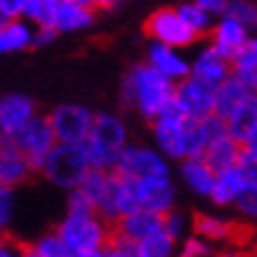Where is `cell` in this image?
<instances>
[{
	"label": "cell",
	"instance_id": "obj_1",
	"mask_svg": "<svg viewBox=\"0 0 257 257\" xmlns=\"http://www.w3.org/2000/svg\"><path fill=\"white\" fill-rule=\"evenodd\" d=\"M175 90L177 85L161 76L154 66L144 64H135L133 69L125 73L123 85H120V94L123 101L135 109L142 118H147L149 123H154L158 113L175 99Z\"/></svg>",
	"mask_w": 257,
	"mask_h": 257
},
{
	"label": "cell",
	"instance_id": "obj_2",
	"mask_svg": "<svg viewBox=\"0 0 257 257\" xmlns=\"http://www.w3.org/2000/svg\"><path fill=\"white\" fill-rule=\"evenodd\" d=\"M127 144H130V137H127V125L123 118L116 113H97L90 140L85 144L94 170L116 172V165Z\"/></svg>",
	"mask_w": 257,
	"mask_h": 257
},
{
	"label": "cell",
	"instance_id": "obj_3",
	"mask_svg": "<svg viewBox=\"0 0 257 257\" xmlns=\"http://www.w3.org/2000/svg\"><path fill=\"white\" fill-rule=\"evenodd\" d=\"M55 231L64 241V245L73 252V257L97 252L109 248L113 238V224H109L97 212L92 215H64Z\"/></svg>",
	"mask_w": 257,
	"mask_h": 257
},
{
	"label": "cell",
	"instance_id": "obj_4",
	"mask_svg": "<svg viewBox=\"0 0 257 257\" xmlns=\"http://www.w3.org/2000/svg\"><path fill=\"white\" fill-rule=\"evenodd\" d=\"M92 170L85 144H57L43 165V177L59 189L73 191L83 184L87 172Z\"/></svg>",
	"mask_w": 257,
	"mask_h": 257
},
{
	"label": "cell",
	"instance_id": "obj_5",
	"mask_svg": "<svg viewBox=\"0 0 257 257\" xmlns=\"http://www.w3.org/2000/svg\"><path fill=\"white\" fill-rule=\"evenodd\" d=\"M57 144H87L97 113L83 104H59L47 113Z\"/></svg>",
	"mask_w": 257,
	"mask_h": 257
},
{
	"label": "cell",
	"instance_id": "obj_6",
	"mask_svg": "<svg viewBox=\"0 0 257 257\" xmlns=\"http://www.w3.org/2000/svg\"><path fill=\"white\" fill-rule=\"evenodd\" d=\"M5 142H10L12 147L19 149L24 156L31 161L33 170L38 175L43 172V165H45V158L50 156V151L57 147L52 123H50L47 116H40V113L24 127L22 133H17L12 140H5Z\"/></svg>",
	"mask_w": 257,
	"mask_h": 257
},
{
	"label": "cell",
	"instance_id": "obj_7",
	"mask_svg": "<svg viewBox=\"0 0 257 257\" xmlns=\"http://www.w3.org/2000/svg\"><path fill=\"white\" fill-rule=\"evenodd\" d=\"M144 31L151 38V43L175 47V50L194 45L196 40H198L191 33V29L182 22L177 8H161L156 12H151L147 24H144Z\"/></svg>",
	"mask_w": 257,
	"mask_h": 257
},
{
	"label": "cell",
	"instance_id": "obj_8",
	"mask_svg": "<svg viewBox=\"0 0 257 257\" xmlns=\"http://www.w3.org/2000/svg\"><path fill=\"white\" fill-rule=\"evenodd\" d=\"M116 175L127 179L163 177V175H170V165H168V158L158 149L140 147V144L130 142L116 165Z\"/></svg>",
	"mask_w": 257,
	"mask_h": 257
},
{
	"label": "cell",
	"instance_id": "obj_9",
	"mask_svg": "<svg viewBox=\"0 0 257 257\" xmlns=\"http://www.w3.org/2000/svg\"><path fill=\"white\" fill-rule=\"evenodd\" d=\"M187 123H189L187 113L179 109V104L175 99H172L170 104L158 113L156 120L151 123L156 149L168 161H179V163H182V130H184Z\"/></svg>",
	"mask_w": 257,
	"mask_h": 257
},
{
	"label": "cell",
	"instance_id": "obj_10",
	"mask_svg": "<svg viewBox=\"0 0 257 257\" xmlns=\"http://www.w3.org/2000/svg\"><path fill=\"white\" fill-rule=\"evenodd\" d=\"M215 97H217V87L203 83L196 76H189L187 80L177 83L175 90V101L187 113L189 120H205L215 116Z\"/></svg>",
	"mask_w": 257,
	"mask_h": 257
},
{
	"label": "cell",
	"instance_id": "obj_11",
	"mask_svg": "<svg viewBox=\"0 0 257 257\" xmlns=\"http://www.w3.org/2000/svg\"><path fill=\"white\" fill-rule=\"evenodd\" d=\"M137 187V201H140L142 210H151L156 215H168L175 210V201H177V189L172 184L170 175L163 177H147V179H135Z\"/></svg>",
	"mask_w": 257,
	"mask_h": 257
},
{
	"label": "cell",
	"instance_id": "obj_12",
	"mask_svg": "<svg viewBox=\"0 0 257 257\" xmlns=\"http://www.w3.org/2000/svg\"><path fill=\"white\" fill-rule=\"evenodd\" d=\"M36 116H38V111H36V104H33L31 97H26L22 92L5 94L0 99V133H3V140H12Z\"/></svg>",
	"mask_w": 257,
	"mask_h": 257
},
{
	"label": "cell",
	"instance_id": "obj_13",
	"mask_svg": "<svg viewBox=\"0 0 257 257\" xmlns=\"http://www.w3.org/2000/svg\"><path fill=\"white\" fill-rule=\"evenodd\" d=\"M191 76H196L198 80H203V83H208L212 87H219L222 83H226L234 76V66H231V62L226 57H222L208 43L191 59Z\"/></svg>",
	"mask_w": 257,
	"mask_h": 257
},
{
	"label": "cell",
	"instance_id": "obj_14",
	"mask_svg": "<svg viewBox=\"0 0 257 257\" xmlns=\"http://www.w3.org/2000/svg\"><path fill=\"white\" fill-rule=\"evenodd\" d=\"M147 64L154 66V69L165 76L168 80H172L175 85L187 80L191 76V62L182 55L179 50L168 45H158V43H151L147 50Z\"/></svg>",
	"mask_w": 257,
	"mask_h": 257
},
{
	"label": "cell",
	"instance_id": "obj_15",
	"mask_svg": "<svg viewBox=\"0 0 257 257\" xmlns=\"http://www.w3.org/2000/svg\"><path fill=\"white\" fill-rule=\"evenodd\" d=\"M158 231H163V215H156L151 210H135L113 224V236L125 238L135 245L147 241L149 236L158 234Z\"/></svg>",
	"mask_w": 257,
	"mask_h": 257
},
{
	"label": "cell",
	"instance_id": "obj_16",
	"mask_svg": "<svg viewBox=\"0 0 257 257\" xmlns=\"http://www.w3.org/2000/svg\"><path fill=\"white\" fill-rule=\"evenodd\" d=\"M250 36H252V31H248L243 24L234 22L231 17H222V19H217L210 33V45L229 62H234V57L241 52V47L248 43Z\"/></svg>",
	"mask_w": 257,
	"mask_h": 257
},
{
	"label": "cell",
	"instance_id": "obj_17",
	"mask_svg": "<svg viewBox=\"0 0 257 257\" xmlns=\"http://www.w3.org/2000/svg\"><path fill=\"white\" fill-rule=\"evenodd\" d=\"M33 175H38V172L33 170L31 161L17 147H12L10 142H3V149H0V184L8 189H15L19 184H26Z\"/></svg>",
	"mask_w": 257,
	"mask_h": 257
},
{
	"label": "cell",
	"instance_id": "obj_18",
	"mask_svg": "<svg viewBox=\"0 0 257 257\" xmlns=\"http://www.w3.org/2000/svg\"><path fill=\"white\" fill-rule=\"evenodd\" d=\"M252 94H257L255 90H252V85L245 83L243 78H238V76L234 73L226 83H222V85L217 87V97H215V116H219L222 120H229V118L234 116L236 111L241 109Z\"/></svg>",
	"mask_w": 257,
	"mask_h": 257
},
{
	"label": "cell",
	"instance_id": "obj_19",
	"mask_svg": "<svg viewBox=\"0 0 257 257\" xmlns=\"http://www.w3.org/2000/svg\"><path fill=\"white\" fill-rule=\"evenodd\" d=\"M179 177L189 187V191H194L196 196L210 198L212 189H215L217 172L205 163V158H189V161L179 163Z\"/></svg>",
	"mask_w": 257,
	"mask_h": 257
},
{
	"label": "cell",
	"instance_id": "obj_20",
	"mask_svg": "<svg viewBox=\"0 0 257 257\" xmlns=\"http://www.w3.org/2000/svg\"><path fill=\"white\" fill-rule=\"evenodd\" d=\"M234 229L236 222L219 217V215H212V212H196L191 217V234L201 236L212 245L215 243H231Z\"/></svg>",
	"mask_w": 257,
	"mask_h": 257
},
{
	"label": "cell",
	"instance_id": "obj_21",
	"mask_svg": "<svg viewBox=\"0 0 257 257\" xmlns=\"http://www.w3.org/2000/svg\"><path fill=\"white\" fill-rule=\"evenodd\" d=\"M250 182L243 175L241 165H234L229 170L217 172V179H215V189L210 194V201L217 205V208H229L234 205L236 198L241 196V191L248 187Z\"/></svg>",
	"mask_w": 257,
	"mask_h": 257
},
{
	"label": "cell",
	"instance_id": "obj_22",
	"mask_svg": "<svg viewBox=\"0 0 257 257\" xmlns=\"http://www.w3.org/2000/svg\"><path fill=\"white\" fill-rule=\"evenodd\" d=\"M36 40V26L26 19H12V22L0 24V52L12 55V52H24L33 47Z\"/></svg>",
	"mask_w": 257,
	"mask_h": 257
},
{
	"label": "cell",
	"instance_id": "obj_23",
	"mask_svg": "<svg viewBox=\"0 0 257 257\" xmlns=\"http://www.w3.org/2000/svg\"><path fill=\"white\" fill-rule=\"evenodd\" d=\"M241 156H243V144H238V142H236L234 137H229V135L219 137V140H212L210 144H208V149H205V154H203L205 163L210 165L215 172L229 170V168L238 165Z\"/></svg>",
	"mask_w": 257,
	"mask_h": 257
},
{
	"label": "cell",
	"instance_id": "obj_24",
	"mask_svg": "<svg viewBox=\"0 0 257 257\" xmlns=\"http://www.w3.org/2000/svg\"><path fill=\"white\" fill-rule=\"evenodd\" d=\"M94 12L90 5H76V3H59V12H57V22L55 29L59 33H73V31H83L87 26H92L94 22Z\"/></svg>",
	"mask_w": 257,
	"mask_h": 257
},
{
	"label": "cell",
	"instance_id": "obj_25",
	"mask_svg": "<svg viewBox=\"0 0 257 257\" xmlns=\"http://www.w3.org/2000/svg\"><path fill=\"white\" fill-rule=\"evenodd\" d=\"M226 130L229 137H234L238 144H245L250 135L257 130V94H252L234 116L226 120Z\"/></svg>",
	"mask_w": 257,
	"mask_h": 257
},
{
	"label": "cell",
	"instance_id": "obj_26",
	"mask_svg": "<svg viewBox=\"0 0 257 257\" xmlns=\"http://www.w3.org/2000/svg\"><path fill=\"white\" fill-rule=\"evenodd\" d=\"M208 144H210V137L205 133L203 120H189L184 125V130H182V161L203 158Z\"/></svg>",
	"mask_w": 257,
	"mask_h": 257
},
{
	"label": "cell",
	"instance_id": "obj_27",
	"mask_svg": "<svg viewBox=\"0 0 257 257\" xmlns=\"http://www.w3.org/2000/svg\"><path fill=\"white\" fill-rule=\"evenodd\" d=\"M177 12H179V17H182V22L191 29V33H194L196 38H203V36L210 38V33H212V29H215L217 19H212L208 12H203L194 0H191V3H182V5H177Z\"/></svg>",
	"mask_w": 257,
	"mask_h": 257
},
{
	"label": "cell",
	"instance_id": "obj_28",
	"mask_svg": "<svg viewBox=\"0 0 257 257\" xmlns=\"http://www.w3.org/2000/svg\"><path fill=\"white\" fill-rule=\"evenodd\" d=\"M59 3L62 0H29L24 10V19L36 29H55Z\"/></svg>",
	"mask_w": 257,
	"mask_h": 257
},
{
	"label": "cell",
	"instance_id": "obj_29",
	"mask_svg": "<svg viewBox=\"0 0 257 257\" xmlns=\"http://www.w3.org/2000/svg\"><path fill=\"white\" fill-rule=\"evenodd\" d=\"M109 187H111V172H104V170H90L87 172V177L83 179V184H80V191L92 201L94 210L99 212V208L104 205L106 201V194H109Z\"/></svg>",
	"mask_w": 257,
	"mask_h": 257
},
{
	"label": "cell",
	"instance_id": "obj_30",
	"mask_svg": "<svg viewBox=\"0 0 257 257\" xmlns=\"http://www.w3.org/2000/svg\"><path fill=\"white\" fill-rule=\"evenodd\" d=\"M231 66H234V73L238 78H243L245 83L252 85V76H255V71H257V33H252L248 38V43L241 47V52L234 57Z\"/></svg>",
	"mask_w": 257,
	"mask_h": 257
},
{
	"label": "cell",
	"instance_id": "obj_31",
	"mask_svg": "<svg viewBox=\"0 0 257 257\" xmlns=\"http://www.w3.org/2000/svg\"><path fill=\"white\" fill-rule=\"evenodd\" d=\"M177 241L165 231L149 236L147 241L137 243V257H177Z\"/></svg>",
	"mask_w": 257,
	"mask_h": 257
},
{
	"label": "cell",
	"instance_id": "obj_32",
	"mask_svg": "<svg viewBox=\"0 0 257 257\" xmlns=\"http://www.w3.org/2000/svg\"><path fill=\"white\" fill-rule=\"evenodd\" d=\"M31 248L38 257H73V252L64 245V241L59 238V234L55 229L43 234L36 243H31Z\"/></svg>",
	"mask_w": 257,
	"mask_h": 257
},
{
	"label": "cell",
	"instance_id": "obj_33",
	"mask_svg": "<svg viewBox=\"0 0 257 257\" xmlns=\"http://www.w3.org/2000/svg\"><path fill=\"white\" fill-rule=\"evenodd\" d=\"M226 17H231L234 22L243 24L248 31L257 29V3L252 0H229Z\"/></svg>",
	"mask_w": 257,
	"mask_h": 257
},
{
	"label": "cell",
	"instance_id": "obj_34",
	"mask_svg": "<svg viewBox=\"0 0 257 257\" xmlns=\"http://www.w3.org/2000/svg\"><path fill=\"white\" fill-rule=\"evenodd\" d=\"M189 229H191V219H189L184 212H179L177 208L163 217V231L170 236V238H175L177 243H182L187 238Z\"/></svg>",
	"mask_w": 257,
	"mask_h": 257
},
{
	"label": "cell",
	"instance_id": "obj_35",
	"mask_svg": "<svg viewBox=\"0 0 257 257\" xmlns=\"http://www.w3.org/2000/svg\"><path fill=\"white\" fill-rule=\"evenodd\" d=\"M177 257H217L215 255V245L208 243L205 238L196 234H189L184 241L179 243Z\"/></svg>",
	"mask_w": 257,
	"mask_h": 257
},
{
	"label": "cell",
	"instance_id": "obj_36",
	"mask_svg": "<svg viewBox=\"0 0 257 257\" xmlns=\"http://www.w3.org/2000/svg\"><path fill=\"white\" fill-rule=\"evenodd\" d=\"M236 212L248 222H257V184H248L234 203Z\"/></svg>",
	"mask_w": 257,
	"mask_h": 257
},
{
	"label": "cell",
	"instance_id": "obj_37",
	"mask_svg": "<svg viewBox=\"0 0 257 257\" xmlns=\"http://www.w3.org/2000/svg\"><path fill=\"white\" fill-rule=\"evenodd\" d=\"M92 212H97L92 201L80 189L69 191V196H66V215H92Z\"/></svg>",
	"mask_w": 257,
	"mask_h": 257
},
{
	"label": "cell",
	"instance_id": "obj_38",
	"mask_svg": "<svg viewBox=\"0 0 257 257\" xmlns=\"http://www.w3.org/2000/svg\"><path fill=\"white\" fill-rule=\"evenodd\" d=\"M15 215V189L0 187V224L8 226Z\"/></svg>",
	"mask_w": 257,
	"mask_h": 257
},
{
	"label": "cell",
	"instance_id": "obj_39",
	"mask_svg": "<svg viewBox=\"0 0 257 257\" xmlns=\"http://www.w3.org/2000/svg\"><path fill=\"white\" fill-rule=\"evenodd\" d=\"M26 3H29V0H0V19H3V22L24 19Z\"/></svg>",
	"mask_w": 257,
	"mask_h": 257
},
{
	"label": "cell",
	"instance_id": "obj_40",
	"mask_svg": "<svg viewBox=\"0 0 257 257\" xmlns=\"http://www.w3.org/2000/svg\"><path fill=\"white\" fill-rule=\"evenodd\" d=\"M106 257H137V245L130 241H125V238L113 236L109 243V248H106Z\"/></svg>",
	"mask_w": 257,
	"mask_h": 257
},
{
	"label": "cell",
	"instance_id": "obj_41",
	"mask_svg": "<svg viewBox=\"0 0 257 257\" xmlns=\"http://www.w3.org/2000/svg\"><path fill=\"white\" fill-rule=\"evenodd\" d=\"M26 252H29V245L15 236H5L0 243V257H26Z\"/></svg>",
	"mask_w": 257,
	"mask_h": 257
},
{
	"label": "cell",
	"instance_id": "obj_42",
	"mask_svg": "<svg viewBox=\"0 0 257 257\" xmlns=\"http://www.w3.org/2000/svg\"><path fill=\"white\" fill-rule=\"evenodd\" d=\"M194 3L203 10V12H208L212 19L226 17V10H229V0H194Z\"/></svg>",
	"mask_w": 257,
	"mask_h": 257
},
{
	"label": "cell",
	"instance_id": "obj_43",
	"mask_svg": "<svg viewBox=\"0 0 257 257\" xmlns=\"http://www.w3.org/2000/svg\"><path fill=\"white\" fill-rule=\"evenodd\" d=\"M238 165H241L243 175H245V179H248L250 184H257V156L255 154H248V151L243 149V156H241V161H238Z\"/></svg>",
	"mask_w": 257,
	"mask_h": 257
},
{
	"label": "cell",
	"instance_id": "obj_44",
	"mask_svg": "<svg viewBox=\"0 0 257 257\" xmlns=\"http://www.w3.org/2000/svg\"><path fill=\"white\" fill-rule=\"evenodd\" d=\"M59 36L57 29H36V40H33V47H43L55 43V38Z\"/></svg>",
	"mask_w": 257,
	"mask_h": 257
},
{
	"label": "cell",
	"instance_id": "obj_45",
	"mask_svg": "<svg viewBox=\"0 0 257 257\" xmlns=\"http://www.w3.org/2000/svg\"><path fill=\"white\" fill-rule=\"evenodd\" d=\"M94 12H106V10H113L120 5V0H90Z\"/></svg>",
	"mask_w": 257,
	"mask_h": 257
},
{
	"label": "cell",
	"instance_id": "obj_46",
	"mask_svg": "<svg viewBox=\"0 0 257 257\" xmlns=\"http://www.w3.org/2000/svg\"><path fill=\"white\" fill-rule=\"evenodd\" d=\"M243 149H245L248 154H255V156H257V130H255L252 135H250V140L245 142V144H243Z\"/></svg>",
	"mask_w": 257,
	"mask_h": 257
},
{
	"label": "cell",
	"instance_id": "obj_47",
	"mask_svg": "<svg viewBox=\"0 0 257 257\" xmlns=\"http://www.w3.org/2000/svg\"><path fill=\"white\" fill-rule=\"evenodd\" d=\"M222 257H252V252H245V250H226V252H222Z\"/></svg>",
	"mask_w": 257,
	"mask_h": 257
},
{
	"label": "cell",
	"instance_id": "obj_48",
	"mask_svg": "<svg viewBox=\"0 0 257 257\" xmlns=\"http://www.w3.org/2000/svg\"><path fill=\"white\" fill-rule=\"evenodd\" d=\"M78 257H106V250H97V252H87V255H78Z\"/></svg>",
	"mask_w": 257,
	"mask_h": 257
},
{
	"label": "cell",
	"instance_id": "obj_49",
	"mask_svg": "<svg viewBox=\"0 0 257 257\" xmlns=\"http://www.w3.org/2000/svg\"><path fill=\"white\" fill-rule=\"evenodd\" d=\"M64 3H76V5H90V0H64ZM92 8V5H90Z\"/></svg>",
	"mask_w": 257,
	"mask_h": 257
},
{
	"label": "cell",
	"instance_id": "obj_50",
	"mask_svg": "<svg viewBox=\"0 0 257 257\" xmlns=\"http://www.w3.org/2000/svg\"><path fill=\"white\" fill-rule=\"evenodd\" d=\"M26 257H38V255H36V252H33V248H31V245H29V252H26Z\"/></svg>",
	"mask_w": 257,
	"mask_h": 257
},
{
	"label": "cell",
	"instance_id": "obj_51",
	"mask_svg": "<svg viewBox=\"0 0 257 257\" xmlns=\"http://www.w3.org/2000/svg\"><path fill=\"white\" fill-rule=\"evenodd\" d=\"M252 87H255V92H257V71H255V76H252Z\"/></svg>",
	"mask_w": 257,
	"mask_h": 257
},
{
	"label": "cell",
	"instance_id": "obj_52",
	"mask_svg": "<svg viewBox=\"0 0 257 257\" xmlns=\"http://www.w3.org/2000/svg\"><path fill=\"white\" fill-rule=\"evenodd\" d=\"M250 252H252V257H257V245H255V248H252V250H250Z\"/></svg>",
	"mask_w": 257,
	"mask_h": 257
},
{
	"label": "cell",
	"instance_id": "obj_53",
	"mask_svg": "<svg viewBox=\"0 0 257 257\" xmlns=\"http://www.w3.org/2000/svg\"><path fill=\"white\" fill-rule=\"evenodd\" d=\"M217 257H222V252H217Z\"/></svg>",
	"mask_w": 257,
	"mask_h": 257
}]
</instances>
